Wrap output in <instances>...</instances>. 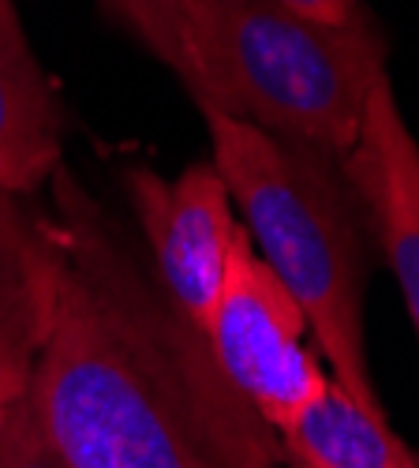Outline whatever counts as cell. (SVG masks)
I'll list each match as a JSON object with an SVG mask.
<instances>
[{
    "label": "cell",
    "mask_w": 419,
    "mask_h": 468,
    "mask_svg": "<svg viewBox=\"0 0 419 468\" xmlns=\"http://www.w3.org/2000/svg\"><path fill=\"white\" fill-rule=\"evenodd\" d=\"M278 5L308 19H319V23H345L363 8V0H278Z\"/></svg>",
    "instance_id": "obj_12"
},
{
    "label": "cell",
    "mask_w": 419,
    "mask_h": 468,
    "mask_svg": "<svg viewBox=\"0 0 419 468\" xmlns=\"http://www.w3.org/2000/svg\"><path fill=\"white\" fill-rule=\"evenodd\" d=\"M64 255L49 214L0 191V416L30 386L53 323Z\"/></svg>",
    "instance_id": "obj_7"
},
{
    "label": "cell",
    "mask_w": 419,
    "mask_h": 468,
    "mask_svg": "<svg viewBox=\"0 0 419 468\" xmlns=\"http://www.w3.org/2000/svg\"><path fill=\"white\" fill-rule=\"evenodd\" d=\"M203 337L225 382L278 439L330 382L308 345V319L270 266L255 255L247 232L233 248Z\"/></svg>",
    "instance_id": "obj_4"
},
{
    "label": "cell",
    "mask_w": 419,
    "mask_h": 468,
    "mask_svg": "<svg viewBox=\"0 0 419 468\" xmlns=\"http://www.w3.org/2000/svg\"><path fill=\"white\" fill-rule=\"evenodd\" d=\"M292 468H419L386 416L360 409L333 378L281 435Z\"/></svg>",
    "instance_id": "obj_9"
},
{
    "label": "cell",
    "mask_w": 419,
    "mask_h": 468,
    "mask_svg": "<svg viewBox=\"0 0 419 468\" xmlns=\"http://www.w3.org/2000/svg\"><path fill=\"white\" fill-rule=\"evenodd\" d=\"M64 121L16 5L0 0V191L34 199L64 165Z\"/></svg>",
    "instance_id": "obj_8"
},
{
    "label": "cell",
    "mask_w": 419,
    "mask_h": 468,
    "mask_svg": "<svg viewBox=\"0 0 419 468\" xmlns=\"http://www.w3.org/2000/svg\"><path fill=\"white\" fill-rule=\"evenodd\" d=\"M49 214L64 255L30 405L71 468H274L281 439L225 382L206 337L135 266L64 165Z\"/></svg>",
    "instance_id": "obj_1"
},
{
    "label": "cell",
    "mask_w": 419,
    "mask_h": 468,
    "mask_svg": "<svg viewBox=\"0 0 419 468\" xmlns=\"http://www.w3.org/2000/svg\"><path fill=\"white\" fill-rule=\"evenodd\" d=\"M124 187L154 251L158 289L176 315L203 334L217 307L233 248L244 237L225 180L210 162H199L173 180L154 169H128Z\"/></svg>",
    "instance_id": "obj_5"
},
{
    "label": "cell",
    "mask_w": 419,
    "mask_h": 468,
    "mask_svg": "<svg viewBox=\"0 0 419 468\" xmlns=\"http://www.w3.org/2000/svg\"><path fill=\"white\" fill-rule=\"evenodd\" d=\"M340 173L374 225L419 341V143L404 124L390 71L367 98L356 146L340 158Z\"/></svg>",
    "instance_id": "obj_6"
},
{
    "label": "cell",
    "mask_w": 419,
    "mask_h": 468,
    "mask_svg": "<svg viewBox=\"0 0 419 468\" xmlns=\"http://www.w3.org/2000/svg\"><path fill=\"white\" fill-rule=\"evenodd\" d=\"M105 8L180 80L221 0H105Z\"/></svg>",
    "instance_id": "obj_10"
},
{
    "label": "cell",
    "mask_w": 419,
    "mask_h": 468,
    "mask_svg": "<svg viewBox=\"0 0 419 468\" xmlns=\"http://www.w3.org/2000/svg\"><path fill=\"white\" fill-rule=\"evenodd\" d=\"M382 75L386 37L367 8L345 23H319L278 0H221L180 83L203 112L340 162Z\"/></svg>",
    "instance_id": "obj_3"
},
{
    "label": "cell",
    "mask_w": 419,
    "mask_h": 468,
    "mask_svg": "<svg viewBox=\"0 0 419 468\" xmlns=\"http://www.w3.org/2000/svg\"><path fill=\"white\" fill-rule=\"evenodd\" d=\"M206 116L214 169L228 199L244 214L255 255L270 266L308 334L333 367L345 394L386 416L367 364V255L360 240V207L330 154L278 139L233 116Z\"/></svg>",
    "instance_id": "obj_2"
},
{
    "label": "cell",
    "mask_w": 419,
    "mask_h": 468,
    "mask_svg": "<svg viewBox=\"0 0 419 468\" xmlns=\"http://www.w3.org/2000/svg\"><path fill=\"white\" fill-rule=\"evenodd\" d=\"M0 468H71L42 431L30 394L0 416Z\"/></svg>",
    "instance_id": "obj_11"
}]
</instances>
